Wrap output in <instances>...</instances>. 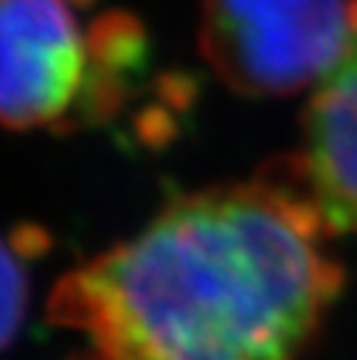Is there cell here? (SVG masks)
<instances>
[{"mask_svg": "<svg viewBox=\"0 0 357 360\" xmlns=\"http://www.w3.org/2000/svg\"><path fill=\"white\" fill-rule=\"evenodd\" d=\"M323 217L295 177L194 191L70 270L48 318L70 360H298L340 292Z\"/></svg>", "mask_w": 357, "mask_h": 360, "instance_id": "obj_1", "label": "cell"}, {"mask_svg": "<svg viewBox=\"0 0 357 360\" xmlns=\"http://www.w3.org/2000/svg\"><path fill=\"white\" fill-rule=\"evenodd\" d=\"M143 53V28L124 11L82 25L70 0H0V124H98L126 98Z\"/></svg>", "mask_w": 357, "mask_h": 360, "instance_id": "obj_2", "label": "cell"}, {"mask_svg": "<svg viewBox=\"0 0 357 360\" xmlns=\"http://www.w3.org/2000/svg\"><path fill=\"white\" fill-rule=\"evenodd\" d=\"M351 45V0H202L200 51L245 96L320 84Z\"/></svg>", "mask_w": 357, "mask_h": 360, "instance_id": "obj_3", "label": "cell"}, {"mask_svg": "<svg viewBox=\"0 0 357 360\" xmlns=\"http://www.w3.org/2000/svg\"><path fill=\"white\" fill-rule=\"evenodd\" d=\"M351 25L354 45L318 84L304 115V152L290 160L326 233L357 231V0H351Z\"/></svg>", "mask_w": 357, "mask_h": 360, "instance_id": "obj_4", "label": "cell"}, {"mask_svg": "<svg viewBox=\"0 0 357 360\" xmlns=\"http://www.w3.org/2000/svg\"><path fill=\"white\" fill-rule=\"evenodd\" d=\"M28 248L0 233V352L17 338L28 307Z\"/></svg>", "mask_w": 357, "mask_h": 360, "instance_id": "obj_5", "label": "cell"}]
</instances>
